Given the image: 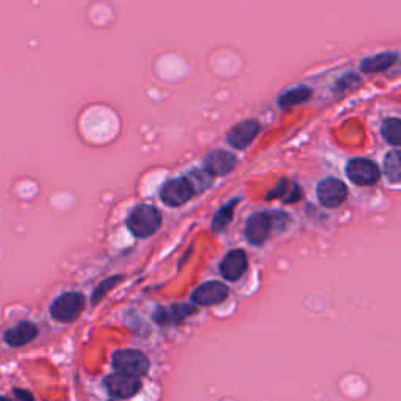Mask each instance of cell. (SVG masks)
I'll use <instances>...</instances> for the list:
<instances>
[{
    "label": "cell",
    "mask_w": 401,
    "mask_h": 401,
    "mask_svg": "<svg viewBox=\"0 0 401 401\" xmlns=\"http://www.w3.org/2000/svg\"><path fill=\"white\" fill-rule=\"evenodd\" d=\"M162 215L154 205L141 204L133 209L128 217L129 231L138 239H147L159 231Z\"/></svg>",
    "instance_id": "obj_1"
},
{
    "label": "cell",
    "mask_w": 401,
    "mask_h": 401,
    "mask_svg": "<svg viewBox=\"0 0 401 401\" xmlns=\"http://www.w3.org/2000/svg\"><path fill=\"white\" fill-rule=\"evenodd\" d=\"M111 362L116 371L133 378L145 376L151 366L147 356L140 350H118L111 356Z\"/></svg>",
    "instance_id": "obj_2"
},
{
    "label": "cell",
    "mask_w": 401,
    "mask_h": 401,
    "mask_svg": "<svg viewBox=\"0 0 401 401\" xmlns=\"http://www.w3.org/2000/svg\"><path fill=\"white\" fill-rule=\"evenodd\" d=\"M85 307V296L77 292H68L52 303L50 315L60 323H71L79 318Z\"/></svg>",
    "instance_id": "obj_3"
},
{
    "label": "cell",
    "mask_w": 401,
    "mask_h": 401,
    "mask_svg": "<svg viewBox=\"0 0 401 401\" xmlns=\"http://www.w3.org/2000/svg\"><path fill=\"white\" fill-rule=\"evenodd\" d=\"M196 187L188 177H179V179L168 181L160 191V199L163 204L169 207H181L195 195Z\"/></svg>",
    "instance_id": "obj_4"
},
{
    "label": "cell",
    "mask_w": 401,
    "mask_h": 401,
    "mask_svg": "<svg viewBox=\"0 0 401 401\" xmlns=\"http://www.w3.org/2000/svg\"><path fill=\"white\" fill-rule=\"evenodd\" d=\"M346 176L359 187H371L380 181V168L368 159H354L346 165Z\"/></svg>",
    "instance_id": "obj_5"
},
{
    "label": "cell",
    "mask_w": 401,
    "mask_h": 401,
    "mask_svg": "<svg viewBox=\"0 0 401 401\" xmlns=\"http://www.w3.org/2000/svg\"><path fill=\"white\" fill-rule=\"evenodd\" d=\"M273 227V217L266 212H257L251 215L247 221V227H244V235L251 244L261 247L266 240H269L270 232Z\"/></svg>",
    "instance_id": "obj_6"
},
{
    "label": "cell",
    "mask_w": 401,
    "mask_h": 401,
    "mask_svg": "<svg viewBox=\"0 0 401 401\" xmlns=\"http://www.w3.org/2000/svg\"><path fill=\"white\" fill-rule=\"evenodd\" d=\"M229 288L218 281H209L200 284L191 293V303L196 306H215L227 298Z\"/></svg>",
    "instance_id": "obj_7"
},
{
    "label": "cell",
    "mask_w": 401,
    "mask_h": 401,
    "mask_svg": "<svg viewBox=\"0 0 401 401\" xmlns=\"http://www.w3.org/2000/svg\"><path fill=\"white\" fill-rule=\"evenodd\" d=\"M103 384H106L110 395H113L116 398H123V400L132 398L133 395H137L138 390L141 389L140 378L124 375V373H120V371L108 375L106 380H103Z\"/></svg>",
    "instance_id": "obj_8"
},
{
    "label": "cell",
    "mask_w": 401,
    "mask_h": 401,
    "mask_svg": "<svg viewBox=\"0 0 401 401\" xmlns=\"http://www.w3.org/2000/svg\"><path fill=\"white\" fill-rule=\"evenodd\" d=\"M317 195L322 205L328 207V209H336V207L345 203V199L348 196V190L344 182L339 179H332L331 177V179H324L318 183Z\"/></svg>",
    "instance_id": "obj_9"
},
{
    "label": "cell",
    "mask_w": 401,
    "mask_h": 401,
    "mask_svg": "<svg viewBox=\"0 0 401 401\" xmlns=\"http://www.w3.org/2000/svg\"><path fill=\"white\" fill-rule=\"evenodd\" d=\"M261 132V124L256 120H247L239 123L229 130L227 143L235 149H247V147L254 141Z\"/></svg>",
    "instance_id": "obj_10"
},
{
    "label": "cell",
    "mask_w": 401,
    "mask_h": 401,
    "mask_svg": "<svg viewBox=\"0 0 401 401\" xmlns=\"http://www.w3.org/2000/svg\"><path fill=\"white\" fill-rule=\"evenodd\" d=\"M248 270V256L243 249L229 251L221 261L220 273L226 281H239Z\"/></svg>",
    "instance_id": "obj_11"
},
{
    "label": "cell",
    "mask_w": 401,
    "mask_h": 401,
    "mask_svg": "<svg viewBox=\"0 0 401 401\" xmlns=\"http://www.w3.org/2000/svg\"><path fill=\"white\" fill-rule=\"evenodd\" d=\"M195 306H191L188 303H179V304H171L168 307H159L154 312V322L160 326H168V324H179L185 318L191 315L195 312Z\"/></svg>",
    "instance_id": "obj_12"
},
{
    "label": "cell",
    "mask_w": 401,
    "mask_h": 401,
    "mask_svg": "<svg viewBox=\"0 0 401 401\" xmlns=\"http://www.w3.org/2000/svg\"><path fill=\"white\" fill-rule=\"evenodd\" d=\"M237 159L226 151H213L204 160V169L210 176H225L235 168Z\"/></svg>",
    "instance_id": "obj_13"
},
{
    "label": "cell",
    "mask_w": 401,
    "mask_h": 401,
    "mask_svg": "<svg viewBox=\"0 0 401 401\" xmlns=\"http://www.w3.org/2000/svg\"><path fill=\"white\" fill-rule=\"evenodd\" d=\"M36 336H38L36 324L30 322H22L5 332V341L10 346H24L35 340Z\"/></svg>",
    "instance_id": "obj_14"
},
{
    "label": "cell",
    "mask_w": 401,
    "mask_h": 401,
    "mask_svg": "<svg viewBox=\"0 0 401 401\" xmlns=\"http://www.w3.org/2000/svg\"><path fill=\"white\" fill-rule=\"evenodd\" d=\"M397 60H398V55L395 54V52H385V54L366 58V60L361 63V69L362 72H367V74L383 72L385 69H389L390 66L395 64Z\"/></svg>",
    "instance_id": "obj_15"
},
{
    "label": "cell",
    "mask_w": 401,
    "mask_h": 401,
    "mask_svg": "<svg viewBox=\"0 0 401 401\" xmlns=\"http://www.w3.org/2000/svg\"><path fill=\"white\" fill-rule=\"evenodd\" d=\"M310 90L306 86H296L293 90H288L279 98V106L282 108H288V107H295L300 106V103H304L306 101L310 99Z\"/></svg>",
    "instance_id": "obj_16"
},
{
    "label": "cell",
    "mask_w": 401,
    "mask_h": 401,
    "mask_svg": "<svg viewBox=\"0 0 401 401\" xmlns=\"http://www.w3.org/2000/svg\"><path fill=\"white\" fill-rule=\"evenodd\" d=\"M239 203L237 199H232L231 203L226 204V205H222L221 209L215 213V217H213V221H212V229L215 232H221V231H225V229L231 225V221L234 218V207L235 204Z\"/></svg>",
    "instance_id": "obj_17"
},
{
    "label": "cell",
    "mask_w": 401,
    "mask_h": 401,
    "mask_svg": "<svg viewBox=\"0 0 401 401\" xmlns=\"http://www.w3.org/2000/svg\"><path fill=\"white\" fill-rule=\"evenodd\" d=\"M381 133L388 143L398 147L401 145V121L398 120V118H390V120H385L381 128Z\"/></svg>",
    "instance_id": "obj_18"
},
{
    "label": "cell",
    "mask_w": 401,
    "mask_h": 401,
    "mask_svg": "<svg viewBox=\"0 0 401 401\" xmlns=\"http://www.w3.org/2000/svg\"><path fill=\"white\" fill-rule=\"evenodd\" d=\"M303 196V191L293 185V190H290V183L287 181H282L276 188L273 191H270V195L266 196L269 199H274V198H284L286 203H295Z\"/></svg>",
    "instance_id": "obj_19"
},
{
    "label": "cell",
    "mask_w": 401,
    "mask_h": 401,
    "mask_svg": "<svg viewBox=\"0 0 401 401\" xmlns=\"http://www.w3.org/2000/svg\"><path fill=\"white\" fill-rule=\"evenodd\" d=\"M124 279L123 274H118V276H111V278H107V279H103L101 284L94 288V292L91 295V303L94 304H98L99 301H102L103 298H106V295L110 293L113 288L118 286V284H121Z\"/></svg>",
    "instance_id": "obj_20"
},
{
    "label": "cell",
    "mask_w": 401,
    "mask_h": 401,
    "mask_svg": "<svg viewBox=\"0 0 401 401\" xmlns=\"http://www.w3.org/2000/svg\"><path fill=\"white\" fill-rule=\"evenodd\" d=\"M384 169L385 176H388L389 182L398 183L401 176V165H400V154L397 151H392L384 159Z\"/></svg>",
    "instance_id": "obj_21"
},
{
    "label": "cell",
    "mask_w": 401,
    "mask_h": 401,
    "mask_svg": "<svg viewBox=\"0 0 401 401\" xmlns=\"http://www.w3.org/2000/svg\"><path fill=\"white\" fill-rule=\"evenodd\" d=\"M14 397L18 398V401H33V395L30 392L22 390V389H14Z\"/></svg>",
    "instance_id": "obj_22"
},
{
    "label": "cell",
    "mask_w": 401,
    "mask_h": 401,
    "mask_svg": "<svg viewBox=\"0 0 401 401\" xmlns=\"http://www.w3.org/2000/svg\"><path fill=\"white\" fill-rule=\"evenodd\" d=\"M0 401H10L9 398H4V397H0Z\"/></svg>",
    "instance_id": "obj_23"
}]
</instances>
